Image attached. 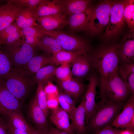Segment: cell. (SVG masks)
Listing matches in <instances>:
<instances>
[{
  "mask_svg": "<svg viewBox=\"0 0 134 134\" xmlns=\"http://www.w3.org/2000/svg\"><path fill=\"white\" fill-rule=\"evenodd\" d=\"M0 134H10L6 123L0 116Z\"/></svg>",
  "mask_w": 134,
  "mask_h": 134,
  "instance_id": "43",
  "label": "cell"
},
{
  "mask_svg": "<svg viewBox=\"0 0 134 134\" xmlns=\"http://www.w3.org/2000/svg\"><path fill=\"white\" fill-rule=\"evenodd\" d=\"M58 97L52 96L47 98V104L48 108L50 110L56 108L59 106Z\"/></svg>",
  "mask_w": 134,
  "mask_h": 134,
  "instance_id": "40",
  "label": "cell"
},
{
  "mask_svg": "<svg viewBox=\"0 0 134 134\" xmlns=\"http://www.w3.org/2000/svg\"><path fill=\"white\" fill-rule=\"evenodd\" d=\"M43 30L45 34L56 39L66 51H80L87 53L90 51L91 48L89 44L78 37L58 30L48 31Z\"/></svg>",
  "mask_w": 134,
  "mask_h": 134,
  "instance_id": "7",
  "label": "cell"
},
{
  "mask_svg": "<svg viewBox=\"0 0 134 134\" xmlns=\"http://www.w3.org/2000/svg\"><path fill=\"white\" fill-rule=\"evenodd\" d=\"M6 4L0 5V31L15 21L21 11L25 7L7 1Z\"/></svg>",
  "mask_w": 134,
  "mask_h": 134,
  "instance_id": "14",
  "label": "cell"
},
{
  "mask_svg": "<svg viewBox=\"0 0 134 134\" xmlns=\"http://www.w3.org/2000/svg\"><path fill=\"white\" fill-rule=\"evenodd\" d=\"M134 0H126L123 16L129 30H134Z\"/></svg>",
  "mask_w": 134,
  "mask_h": 134,
  "instance_id": "32",
  "label": "cell"
},
{
  "mask_svg": "<svg viewBox=\"0 0 134 134\" xmlns=\"http://www.w3.org/2000/svg\"><path fill=\"white\" fill-rule=\"evenodd\" d=\"M87 53L81 51H61L53 54L51 57L54 65H61L71 63L78 56Z\"/></svg>",
  "mask_w": 134,
  "mask_h": 134,
  "instance_id": "30",
  "label": "cell"
},
{
  "mask_svg": "<svg viewBox=\"0 0 134 134\" xmlns=\"http://www.w3.org/2000/svg\"><path fill=\"white\" fill-rule=\"evenodd\" d=\"M3 79L8 90L19 100L25 98L34 84L32 78L22 75L13 68Z\"/></svg>",
  "mask_w": 134,
  "mask_h": 134,
  "instance_id": "4",
  "label": "cell"
},
{
  "mask_svg": "<svg viewBox=\"0 0 134 134\" xmlns=\"http://www.w3.org/2000/svg\"><path fill=\"white\" fill-rule=\"evenodd\" d=\"M49 64L54 65L51 57H47L41 56H34L19 70H16L22 75L31 78L33 75Z\"/></svg>",
  "mask_w": 134,
  "mask_h": 134,
  "instance_id": "16",
  "label": "cell"
},
{
  "mask_svg": "<svg viewBox=\"0 0 134 134\" xmlns=\"http://www.w3.org/2000/svg\"><path fill=\"white\" fill-rule=\"evenodd\" d=\"M36 21L40 28L48 31L60 29L67 25L65 13H58L39 17Z\"/></svg>",
  "mask_w": 134,
  "mask_h": 134,
  "instance_id": "17",
  "label": "cell"
},
{
  "mask_svg": "<svg viewBox=\"0 0 134 134\" xmlns=\"http://www.w3.org/2000/svg\"><path fill=\"white\" fill-rule=\"evenodd\" d=\"M60 0L65 8L66 15L70 16L86 10L91 2L89 0Z\"/></svg>",
  "mask_w": 134,
  "mask_h": 134,
  "instance_id": "28",
  "label": "cell"
},
{
  "mask_svg": "<svg viewBox=\"0 0 134 134\" xmlns=\"http://www.w3.org/2000/svg\"><path fill=\"white\" fill-rule=\"evenodd\" d=\"M44 90L47 97H58V91L57 87L51 81H49L44 87Z\"/></svg>",
  "mask_w": 134,
  "mask_h": 134,
  "instance_id": "38",
  "label": "cell"
},
{
  "mask_svg": "<svg viewBox=\"0 0 134 134\" xmlns=\"http://www.w3.org/2000/svg\"><path fill=\"white\" fill-rule=\"evenodd\" d=\"M36 11L38 17L58 13L66 14L64 5L58 0H45L37 6Z\"/></svg>",
  "mask_w": 134,
  "mask_h": 134,
  "instance_id": "21",
  "label": "cell"
},
{
  "mask_svg": "<svg viewBox=\"0 0 134 134\" xmlns=\"http://www.w3.org/2000/svg\"><path fill=\"white\" fill-rule=\"evenodd\" d=\"M45 0H9V2L25 7H37Z\"/></svg>",
  "mask_w": 134,
  "mask_h": 134,
  "instance_id": "36",
  "label": "cell"
},
{
  "mask_svg": "<svg viewBox=\"0 0 134 134\" xmlns=\"http://www.w3.org/2000/svg\"><path fill=\"white\" fill-rule=\"evenodd\" d=\"M85 101L84 96L80 104L69 117L71 121V129L75 134H87L85 122L86 110Z\"/></svg>",
  "mask_w": 134,
  "mask_h": 134,
  "instance_id": "15",
  "label": "cell"
},
{
  "mask_svg": "<svg viewBox=\"0 0 134 134\" xmlns=\"http://www.w3.org/2000/svg\"><path fill=\"white\" fill-rule=\"evenodd\" d=\"M118 73L122 80L127 84L131 93L134 95V64H122L118 66Z\"/></svg>",
  "mask_w": 134,
  "mask_h": 134,
  "instance_id": "27",
  "label": "cell"
},
{
  "mask_svg": "<svg viewBox=\"0 0 134 134\" xmlns=\"http://www.w3.org/2000/svg\"><path fill=\"white\" fill-rule=\"evenodd\" d=\"M111 125H107L99 129L92 134H119L121 131Z\"/></svg>",
  "mask_w": 134,
  "mask_h": 134,
  "instance_id": "39",
  "label": "cell"
},
{
  "mask_svg": "<svg viewBox=\"0 0 134 134\" xmlns=\"http://www.w3.org/2000/svg\"><path fill=\"white\" fill-rule=\"evenodd\" d=\"M58 83L65 92L74 99L79 97L84 90V85L77 79L72 78L65 81H60Z\"/></svg>",
  "mask_w": 134,
  "mask_h": 134,
  "instance_id": "24",
  "label": "cell"
},
{
  "mask_svg": "<svg viewBox=\"0 0 134 134\" xmlns=\"http://www.w3.org/2000/svg\"><path fill=\"white\" fill-rule=\"evenodd\" d=\"M115 1L104 0L93 7L86 29L91 34H99L106 28L111 8Z\"/></svg>",
  "mask_w": 134,
  "mask_h": 134,
  "instance_id": "5",
  "label": "cell"
},
{
  "mask_svg": "<svg viewBox=\"0 0 134 134\" xmlns=\"http://www.w3.org/2000/svg\"><path fill=\"white\" fill-rule=\"evenodd\" d=\"M56 66H45L38 70L32 78L34 84H41L44 87L55 75Z\"/></svg>",
  "mask_w": 134,
  "mask_h": 134,
  "instance_id": "29",
  "label": "cell"
},
{
  "mask_svg": "<svg viewBox=\"0 0 134 134\" xmlns=\"http://www.w3.org/2000/svg\"><path fill=\"white\" fill-rule=\"evenodd\" d=\"M71 63L72 75L77 77L85 76L92 68L91 56L88 53L78 56Z\"/></svg>",
  "mask_w": 134,
  "mask_h": 134,
  "instance_id": "19",
  "label": "cell"
},
{
  "mask_svg": "<svg viewBox=\"0 0 134 134\" xmlns=\"http://www.w3.org/2000/svg\"><path fill=\"white\" fill-rule=\"evenodd\" d=\"M88 80L89 83L87 89L84 96L86 110L85 118L86 124H88L90 117L95 111L97 106L95 98L97 94L96 88L98 83V79L96 72L93 71L89 74Z\"/></svg>",
  "mask_w": 134,
  "mask_h": 134,
  "instance_id": "11",
  "label": "cell"
},
{
  "mask_svg": "<svg viewBox=\"0 0 134 134\" xmlns=\"http://www.w3.org/2000/svg\"><path fill=\"white\" fill-rule=\"evenodd\" d=\"M5 123L10 134H29L26 131L14 128L8 121Z\"/></svg>",
  "mask_w": 134,
  "mask_h": 134,
  "instance_id": "41",
  "label": "cell"
},
{
  "mask_svg": "<svg viewBox=\"0 0 134 134\" xmlns=\"http://www.w3.org/2000/svg\"><path fill=\"white\" fill-rule=\"evenodd\" d=\"M12 68L10 62L3 51L1 45L0 44V79H3Z\"/></svg>",
  "mask_w": 134,
  "mask_h": 134,
  "instance_id": "35",
  "label": "cell"
},
{
  "mask_svg": "<svg viewBox=\"0 0 134 134\" xmlns=\"http://www.w3.org/2000/svg\"><path fill=\"white\" fill-rule=\"evenodd\" d=\"M72 63L62 65L57 67L55 75L60 81H64L72 78V74L71 67Z\"/></svg>",
  "mask_w": 134,
  "mask_h": 134,
  "instance_id": "34",
  "label": "cell"
},
{
  "mask_svg": "<svg viewBox=\"0 0 134 134\" xmlns=\"http://www.w3.org/2000/svg\"><path fill=\"white\" fill-rule=\"evenodd\" d=\"M111 125L118 128L125 129L134 133V95L129 97Z\"/></svg>",
  "mask_w": 134,
  "mask_h": 134,
  "instance_id": "9",
  "label": "cell"
},
{
  "mask_svg": "<svg viewBox=\"0 0 134 134\" xmlns=\"http://www.w3.org/2000/svg\"><path fill=\"white\" fill-rule=\"evenodd\" d=\"M124 102L106 100L97 103L96 109L90 117L87 130L94 133L107 125H111L118 114L122 110Z\"/></svg>",
  "mask_w": 134,
  "mask_h": 134,
  "instance_id": "2",
  "label": "cell"
},
{
  "mask_svg": "<svg viewBox=\"0 0 134 134\" xmlns=\"http://www.w3.org/2000/svg\"><path fill=\"white\" fill-rule=\"evenodd\" d=\"M21 30L26 43L34 48L37 47L41 38L45 34L39 27H27Z\"/></svg>",
  "mask_w": 134,
  "mask_h": 134,
  "instance_id": "26",
  "label": "cell"
},
{
  "mask_svg": "<svg viewBox=\"0 0 134 134\" xmlns=\"http://www.w3.org/2000/svg\"><path fill=\"white\" fill-rule=\"evenodd\" d=\"M50 121L56 128L64 130L69 134H75L71 129L68 113L60 106L50 109Z\"/></svg>",
  "mask_w": 134,
  "mask_h": 134,
  "instance_id": "18",
  "label": "cell"
},
{
  "mask_svg": "<svg viewBox=\"0 0 134 134\" xmlns=\"http://www.w3.org/2000/svg\"><path fill=\"white\" fill-rule=\"evenodd\" d=\"M37 7H25L21 11L15 21L20 29L39 27L36 22L38 17L36 11Z\"/></svg>",
  "mask_w": 134,
  "mask_h": 134,
  "instance_id": "22",
  "label": "cell"
},
{
  "mask_svg": "<svg viewBox=\"0 0 134 134\" xmlns=\"http://www.w3.org/2000/svg\"></svg>",
  "mask_w": 134,
  "mask_h": 134,
  "instance_id": "47",
  "label": "cell"
},
{
  "mask_svg": "<svg viewBox=\"0 0 134 134\" xmlns=\"http://www.w3.org/2000/svg\"><path fill=\"white\" fill-rule=\"evenodd\" d=\"M118 55L122 64L134 63V31L129 30L125 34L122 41L118 44Z\"/></svg>",
  "mask_w": 134,
  "mask_h": 134,
  "instance_id": "12",
  "label": "cell"
},
{
  "mask_svg": "<svg viewBox=\"0 0 134 134\" xmlns=\"http://www.w3.org/2000/svg\"><path fill=\"white\" fill-rule=\"evenodd\" d=\"M29 115L33 127L38 134H47L50 126L35 96L29 104Z\"/></svg>",
  "mask_w": 134,
  "mask_h": 134,
  "instance_id": "10",
  "label": "cell"
},
{
  "mask_svg": "<svg viewBox=\"0 0 134 134\" xmlns=\"http://www.w3.org/2000/svg\"><path fill=\"white\" fill-rule=\"evenodd\" d=\"M24 37L15 21L0 31V44L4 45L21 40Z\"/></svg>",
  "mask_w": 134,
  "mask_h": 134,
  "instance_id": "23",
  "label": "cell"
},
{
  "mask_svg": "<svg viewBox=\"0 0 134 134\" xmlns=\"http://www.w3.org/2000/svg\"><path fill=\"white\" fill-rule=\"evenodd\" d=\"M47 134H69L64 130L59 129L53 126L50 125Z\"/></svg>",
  "mask_w": 134,
  "mask_h": 134,
  "instance_id": "42",
  "label": "cell"
},
{
  "mask_svg": "<svg viewBox=\"0 0 134 134\" xmlns=\"http://www.w3.org/2000/svg\"><path fill=\"white\" fill-rule=\"evenodd\" d=\"M58 98L60 106L68 113L70 117L72 115L75 109H73L66 101L63 92H59L58 90Z\"/></svg>",
  "mask_w": 134,
  "mask_h": 134,
  "instance_id": "37",
  "label": "cell"
},
{
  "mask_svg": "<svg viewBox=\"0 0 134 134\" xmlns=\"http://www.w3.org/2000/svg\"><path fill=\"white\" fill-rule=\"evenodd\" d=\"M36 47L48 55L65 50L56 39L47 34H45L41 37Z\"/></svg>",
  "mask_w": 134,
  "mask_h": 134,
  "instance_id": "25",
  "label": "cell"
},
{
  "mask_svg": "<svg viewBox=\"0 0 134 134\" xmlns=\"http://www.w3.org/2000/svg\"><path fill=\"white\" fill-rule=\"evenodd\" d=\"M63 93L67 103L73 109H75L76 107L74 100L73 99L71 96L64 92H63Z\"/></svg>",
  "mask_w": 134,
  "mask_h": 134,
  "instance_id": "44",
  "label": "cell"
},
{
  "mask_svg": "<svg viewBox=\"0 0 134 134\" xmlns=\"http://www.w3.org/2000/svg\"><path fill=\"white\" fill-rule=\"evenodd\" d=\"M126 0L116 1L111 8L105 36L111 38L118 34L125 25L123 13Z\"/></svg>",
  "mask_w": 134,
  "mask_h": 134,
  "instance_id": "8",
  "label": "cell"
},
{
  "mask_svg": "<svg viewBox=\"0 0 134 134\" xmlns=\"http://www.w3.org/2000/svg\"><path fill=\"white\" fill-rule=\"evenodd\" d=\"M134 133L128 130H121L119 134H133Z\"/></svg>",
  "mask_w": 134,
  "mask_h": 134,
  "instance_id": "46",
  "label": "cell"
},
{
  "mask_svg": "<svg viewBox=\"0 0 134 134\" xmlns=\"http://www.w3.org/2000/svg\"><path fill=\"white\" fill-rule=\"evenodd\" d=\"M115 70L109 78L106 85L105 96L107 100L123 102L129 98L131 94L127 84Z\"/></svg>",
  "mask_w": 134,
  "mask_h": 134,
  "instance_id": "6",
  "label": "cell"
},
{
  "mask_svg": "<svg viewBox=\"0 0 134 134\" xmlns=\"http://www.w3.org/2000/svg\"><path fill=\"white\" fill-rule=\"evenodd\" d=\"M1 48L12 68L17 70L35 56L34 48L26 43L24 38L13 43L3 45Z\"/></svg>",
  "mask_w": 134,
  "mask_h": 134,
  "instance_id": "3",
  "label": "cell"
},
{
  "mask_svg": "<svg viewBox=\"0 0 134 134\" xmlns=\"http://www.w3.org/2000/svg\"><path fill=\"white\" fill-rule=\"evenodd\" d=\"M3 114L8 117V121L15 128L29 133L30 126L20 112L8 111Z\"/></svg>",
  "mask_w": 134,
  "mask_h": 134,
  "instance_id": "31",
  "label": "cell"
},
{
  "mask_svg": "<svg viewBox=\"0 0 134 134\" xmlns=\"http://www.w3.org/2000/svg\"><path fill=\"white\" fill-rule=\"evenodd\" d=\"M35 97L39 106L47 118L49 115L50 110L47 107L46 96L44 91V87L42 84H38Z\"/></svg>",
  "mask_w": 134,
  "mask_h": 134,
  "instance_id": "33",
  "label": "cell"
},
{
  "mask_svg": "<svg viewBox=\"0 0 134 134\" xmlns=\"http://www.w3.org/2000/svg\"><path fill=\"white\" fill-rule=\"evenodd\" d=\"M118 44H113L99 47L90 55L92 68L97 74L100 86L101 101L106 100V82L112 73L118 69L120 60Z\"/></svg>",
  "mask_w": 134,
  "mask_h": 134,
  "instance_id": "1",
  "label": "cell"
},
{
  "mask_svg": "<svg viewBox=\"0 0 134 134\" xmlns=\"http://www.w3.org/2000/svg\"><path fill=\"white\" fill-rule=\"evenodd\" d=\"M30 123V128L29 132V134H38L32 125Z\"/></svg>",
  "mask_w": 134,
  "mask_h": 134,
  "instance_id": "45",
  "label": "cell"
},
{
  "mask_svg": "<svg viewBox=\"0 0 134 134\" xmlns=\"http://www.w3.org/2000/svg\"><path fill=\"white\" fill-rule=\"evenodd\" d=\"M19 100L8 90L3 79H0V114L8 111L20 112Z\"/></svg>",
  "mask_w": 134,
  "mask_h": 134,
  "instance_id": "13",
  "label": "cell"
},
{
  "mask_svg": "<svg viewBox=\"0 0 134 134\" xmlns=\"http://www.w3.org/2000/svg\"><path fill=\"white\" fill-rule=\"evenodd\" d=\"M93 8L89 7L84 11L70 16L67 20V25L70 29L74 31L86 30Z\"/></svg>",
  "mask_w": 134,
  "mask_h": 134,
  "instance_id": "20",
  "label": "cell"
}]
</instances>
